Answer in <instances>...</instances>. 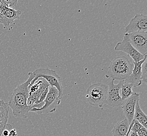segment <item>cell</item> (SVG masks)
Listing matches in <instances>:
<instances>
[{
    "mask_svg": "<svg viewBox=\"0 0 147 136\" xmlns=\"http://www.w3.org/2000/svg\"><path fill=\"white\" fill-rule=\"evenodd\" d=\"M28 75V80L18 85L11 93L9 98L8 103L9 107L12 109L14 116L16 118H27L29 112L32 108L28 105L27 101L29 97L28 86L34 79V74L33 72H30Z\"/></svg>",
    "mask_w": 147,
    "mask_h": 136,
    "instance_id": "obj_1",
    "label": "cell"
},
{
    "mask_svg": "<svg viewBox=\"0 0 147 136\" xmlns=\"http://www.w3.org/2000/svg\"><path fill=\"white\" fill-rule=\"evenodd\" d=\"M134 65L127 57L118 56L111 61L105 77L112 80L124 81L131 73Z\"/></svg>",
    "mask_w": 147,
    "mask_h": 136,
    "instance_id": "obj_2",
    "label": "cell"
},
{
    "mask_svg": "<svg viewBox=\"0 0 147 136\" xmlns=\"http://www.w3.org/2000/svg\"><path fill=\"white\" fill-rule=\"evenodd\" d=\"M108 90V85L101 83L90 85L86 95L88 103L92 106L101 107L105 103Z\"/></svg>",
    "mask_w": 147,
    "mask_h": 136,
    "instance_id": "obj_3",
    "label": "cell"
},
{
    "mask_svg": "<svg viewBox=\"0 0 147 136\" xmlns=\"http://www.w3.org/2000/svg\"><path fill=\"white\" fill-rule=\"evenodd\" d=\"M33 72L34 74V78L31 81L30 85L33 84L38 79L43 78L48 83L50 86L54 87L57 88L59 92V98L62 99L63 95V88L61 80L55 71L48 68H40Z\"/></svg>",
    "mask_w": 147,
    "mask_h": 136,
    "instance_id": "obj_4",
    "label": "cell"
},
{
    "mask_svg": "<svg viewBox=\"0 0 147 136\" xmlns=\"http://www.w3.org/2000/svg\"><path fill=\"white\" fill-rule=\"evenodd\" d=\"M61 99L59 98V92L57 88L49 86L48 93L43 101V103H45L44 105L41 107L33 108L30 112L39 115L53 113L55 112L57 106L60 104Z\"/></svg>",
    "mask_w": 147,
    "mask_h": 136,
    "instance_id": "obj_5",
    "label": "cell"
},
{
    "mask_svg": "<svg viewBox=\"0 0 147 136\" xmlns=\"http://www.w3.org/2000/svg\"><path fill=\"white\" fill-rule=\"evenodd\" d=\"M122 84V81H120L115 85L112 80L109 83L108 93L105 104L112 107H119L122 105L123 100L120 94Z\"/></svg>",
    "mask_w": 147,
    "mask_h": 136,
    "instance_id": "obj_6",
    "label": "cell"
},
{
    "mask_svg": "<svg viewBox=\"0 0 147 136\" xmlns=\"http://www.w3.org/2000/svg\"><path fill=\"white\" fill-rule=\"evenodd\" d=\"M133 47L142 55L147 54V32L125 34Z\"/></svg>",
    "mask_w": 147,
    "mask_h": 136,
    "instance_id": "obj_7",
    "label": "cell"
},
{
    "mask_svg": "<svg viewBox=\"0 0 147 136\" xmlns=\"http://www.w3.org/2000/svg\"><path fill=\"white\" fill-rule=\"evenodd\" d=\"M125 34L137 32H147V16L137 14L132 18L127 25L125 27Z\"/></svg>",
    "mask_w": 147,
    "mask_h": 136,
    "instance_id": "obj_8",
    "label": "cell"
},
{
    "mask_svg": "<svg viewBox=\"0 0 147 136\" xmlns=\"http://www.w3.org/2000/svg\"><path fill=\"white\" fill-rule=\"evenodd\" d=\"M114 50L116 51H122L130 56L134 63H138L144 59V56L142 55L133 47L127 37L124 35L123 40L121 42L117 43L114 47Z\"/></svg>",
    "mask_w": 147,
    "mask_h": 136,
    "instance_id": "obj_9",
    "label": "cell"
},
{
    "mask_svg": "<svg viewBox=\"0 0 147 136\" xmlns=\"http://www.w3.org/2000/svg\"><path fill=\"white\" fill-rule=\"evenodd\" d=\"M139 100V94L135 93L127 99L123 101L122 109L129 124L134 120L136 102Z\"/></svg>",
    "mask_w": 147,
    "mask_h": 136,
    "instance_id": "obj_10",
    "label": "cell"
},
{
    "mask_svg": "<svg viewBox=\"0 0 147 136\" xmlns=\"http://www.w3.org/2000/svg\"><path fill=\"white\" fill-rule=\"evenodd\" d=\"M147 60V55L144 56V59L138 62H133L134 67L131 73L125 81L133 85V87H138L142 84V66L144 61Z\"/></svg>",
    "mask_w": 147,
    "mask_h": 136,
    "instance_id": "obj_11",
    "label": "cell"
},
{
    "mask_svg": "<svg viewBox=\"0 0 147 136\" xmlns=\"http://www.w3.org/2000/svg\"><path fill=\"white\" fill-rule=\"evenodd\" d=\"M22 12L19 10L6 7L3 14L0 15V23L5 27L9 26L15 20H18Z\"/></svg>",
    "mask_w": 147,
    "mask_h": 136,
    "instance_id": "obj_12",
    "label": "cell"
},
{
    "mask_svg": "<svg viewBox=\"0 0 147 136\" xmlns=\"http://www.w3.org/2000/svg\"><path fill=\"white\" fill-rule=\"evenodd\" d=\"M129 124L126 118L114 125L112 133L113 136H125L129 129Z\"/></svg>",
    "mask_w": 147,
    "mask_h": 136,
    "instance_id": "obj_13",
    "label": "cell"
},
{
    "mask_svg": "<svg viewBox=\"0 0 147 136\" xmlns=\"http://www.w3.org/2000/svg\"><path fill=\"white\" fill-rule=\"evenodd\" d=\"M134 119L138 122L142 126L147 128V115L142 111L139 105V100L136 102L135 109V113L134 116Z\"/></svg>",
    "mask_w": 147,
    "mask_h": 136,
    "instance_id": "obj_14",
    "label": "cell"
},
{
    "mask_svg": "<svg viewBox=\"0 0 147 136\" xmlns=\"http://www.w3.org/2000/svg\"><path fill=\"white\" fill-rule=\"evenodd\" d=\"M133 86L131 84L126 82L125 80L122 81L121 95L123 101L135 94V92L133 91Z\"/></svg>",
    "mask_w": 147,
    "mask_h": 136,
    "instance_id": "obj_15",
    "label": "cell"
},
{
    "mask_svg": "<svg viewBox=\"0 0 147 136\" xmlns=\"http://www.w3.org/2000/svg\"><path fill=\"white\" fill-rule=\"evenodd\" d=\"M9 110L0 113V136H2L9 118Z\"/></svg>",
    "mask_w": 147,
    "mask_h": 136,
    "instance_id": "obj_16",
    "label": "cell"
},
{
    "mask_svg": "<svg viewBox=\"0 0 147 136\" xmlns=\"http://www.w3.org/2000/svg\"><path fill=\"white\" fill-rule=\"evenodd\" d=\"M142 81L147 84V61H144L142 66Z\"/></svg>",
    "mask_w": 147,
    "mask_h": 136,
    "instance_id": "obj_17",
    "label": "cell"
},
{
    "mask_svg": "<svg viewBox=\"0 0 147 136\" xmlns=\"http://www.w3.org/2000/svg\"><path fill=\"white\" fill-rule=\"evenodd\" d=\"M130 125H131L130 131L135 133H137L142 127H144L138 122H137L135 119H134L132 122L130 123Z\"/></svg>",
    "mask_w": 147,
    "mask_h": 136,
    "instance_id": "obj_18",
    "label": "cell"
},
{
    "mask_svg": "<svg viewBox=\"0 0 147 136\" xmlns=\"http://www.w3.org/2000/svg\"><path fill=\"white\" fill-rule=\"evenodd\" d=\"M2 5L5 7L12 9L14 6L17 4V1L14 0H7V1H2Z\"/></svg>",
    "mask_w": 147,
    "mask_h": 136,
    "instance_id": "obj_19",
    "label": "cell"
},
{
    "mask_svg": "<svg viewBox=\"0 0 147 136\" xmlns=\"http://www.w3.org/2000/svg\"><path fill=\"white\" fill-rule=\"evenodd\" d=\"M9 108L8 103H6L2 100H0V113L9 110Z\"/></svg>",
    "mask_w": 147,
    "mask_h": 136,
    "instance_id": "obj_20",
    "label": "cell"
},
{
    "mask_svg": "<svg viewBox=\"0 0 147 136\" xmlns=\"http://www.w3.org/2000/svg\"><path fill=\"white\" fill-rule=\"evenodd\" d=\"M137 134L139 136H147V128L142 127L137 133Z\"/></svg>",
    "mask_w": 147,
    "mask_h": 136,
    "instance_id": "obj_21",
    "label": "cell"
},
{
    "mask_svg": "<svg viewBox=\"0 0 147 136\" xmlns=\"http://www.w3.org/2000/svg\"><path fill=\"white\" fill-rule=\"evenodd\" d=\"M17 132L15 129H11L9 132V136H17Z\"/></svg>",
    "mask_w": 147,
    "mask_h": 136,
    "instance_id": "obj_22",
    "label": "cell"
},
{
    "mask_svg": "<svg viewBox=\"0 0 147 136\" xmlns=\"http://www.w3.org/2000/svg\"><path fill=\"white\" fill-rule=\"evenodd\" d=\"M130 129H131V125L130 124V125H129V131H128L127 133L126 134V135L125 136H129V133H130Z\"/></svg>",
    "mask_w": 147,
    "mask_h": 136,
    "instance_id": "obj_23",
    "label": "cell"
},
{
    "mask_svg": "<svg viewBox=\"0 0 147 136\" xmlns=\"http://www.w3.org/2000/svg\"><path fill=\"white\" fill-rule=\"evenodd\" d=\"M133 135H134V136H139L137 134V133H134V132H133Z\"/></svg>",
    "mask_w": 147,
    "mask_h": 136,
    "instance_id": "obj_24",
    "label": "cell"
},
{
    "mask_svg": "<svg viewBox=\"0 0 147 136\" xmlns=\"http://www.w3.org/2000/svg\"><path fill=\"white\" fill-rule=\"evenodd\" d=\"M129 136H134V135H133V132H132V131H130V133H129Z\"/></svg>",
    "mask_w": 147,
    "mask_h": 136,
    "instance_id": "obj_25",
    "label": "cell"
}]
</instances>
